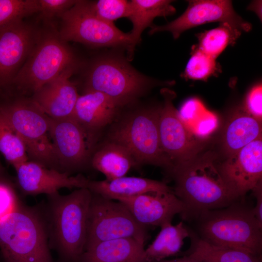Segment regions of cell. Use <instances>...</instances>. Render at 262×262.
Here are the masks:
<instances>
[{
  "label": "cell",
  "instance_id": "1",
  "mask_svg": "<svg viewBox=\"0 0 262 262\" xmlns=\"http://www.w3.org/2000/svg\"><path fill=\"white\" fill-rule=\"evenodd\" d=\"M43 205L49 247L57 262H80L86 241L87 220L92 192L87 188L71 193L47 195Z\"/></svg>",
  "mask_w": 262,
  "mask_h": 262
},
{
  "label": "cell",
  "instance_id": "2",
  "mask_svg": "<svg viewBox=\"0 0 262 262\" xmlns=\"http://www.w3.org/2000/svg\"><path fill=\"white\" fill-rule=\"evenodd\" d=\"M196 157L174 166L169 174L175 182L173 193L184 205L180 215L187 221H193L203 212L224 208L239 200L227 187L213 159Z\"/></svg>",
  "mask_w": 262,
  "mask_h": 262
},
{
  "label": "cell",
  "instance_id": "3",
  "mask_svg": "<svg viewBox=\"0 0 262 262\" xmlns=\"http://www.w3.org/2000/svg\"><path fill=\"white\" fill-rule=\"evenodd\" d=\"M0 254L3 262H55L42 205L30 206L19 199L0 220Z\"/></svg>",
  "mask_w": 262,
  "mask_h": 262
},
{
  "label": "cell",
  "instance_id": "4",
  "mask_svg": "<svg viewBox=\"0 0 262 262\" xmlns=\"http://www.w3.org/2000/svg\"><path fill=\"white\" fill-rule=\"evenodd\" d=\"M242 199L200 214L193 221L196 235L214 246L262 256V227L255 217L253 207Z\"/></svg>",
  "mask_w": 262,
  "mask_h": 262
},
{
  "label": "cell",
  "instance_id": "5",
  "mask_svg": "<svg viewBox=\"0 0 262 262\" xmlns=\"http://www.w3.org/2000/svg\"><path fill=\"white\" fill-rule=\"evenodd\" d=\"M161 106H140L123 111L106 129L105 139L126 147L138 166L150 164L168 174L173 165L161 147L158 117Z\"/></svg>",
  "mask_w": 262,
  "mask_h": 262
},
{
  "label": "cell",
  "instance_id": "6",
  "mask_svg": "<svg viewBox=\"0 0 262 262\" xmlns=\"http://www.w3.org/2000/svg\"><path fill=\"white\" fill-rule=\"evenodd\" d=\"M171 84L143 75L123 58L105 56L97 59L90 66L84 93L100 92L126 107L135 103L152 88Z\"/></svg>",
  "mask_w": 262,
  "mask_h": 262
},
{
  "label": "cell",
  "instance_id": "7",
  "mask_svg": "<svg viewBox=\"0 0 262 262\" xmlns=\"http://www.w3.org/2000/svg\"><path fill=\"white\" fill-rule=\"evenodd\" d=\"M77 65L74 53L59 33L49 32L39 34L11 85L34 93L66 68Z\"/></svg>",
  "mask_w": 262,
  "mask_h": 262
},
{
  "label": "cell",
  "instance_id": "8",
  "mask_svg": "<svg viewBox=\"0 0 262 262\" xmlns=\"http://www.w3.org/2000/svg\"><path fill=\"white\" fill-rule=\"evenodd\" d=\"M0 111L21 139L32 161L59 170L49 135V117L31 100L0 102Z\"/></svg>",
  "mask_w": 262,
  "mask_h": 262
},
{
  "label": "cell",
  "instance_id": "9",
  "mask_svg": "<svg viewBox=\"0 0 262 262\" xmlns=\"http://www.w3.org/2000/svg\"><path fill=\"white\" fill-rule=\"evenodd\" d=\"M148 237L147 226L139 223L124 204L92 192L84 251L98 243L120 238H132L145 245Z\"/></svg>",
  "mask_w": 262,
  "mask_h": 262
},
{
  "label": "cell",
  "instance_id": "10",
  "mask_svg": "<svg viewBox=\"0 0 262 262\" xmlns=\"http://www.w3.org/2000/svg\"><path fill=\"white\" fill-rule=\"evenodd\" d=\"M60 17L59 32L61 39L94 47H123L127 49L130 58L133 53L131 36L124 33L114 23L98 17L92 11L88 1L77 0Z\"/></svg>",
  "mask_w": 262,
  "mask_h": 262
},
{
  "label": "cell",
  "instance_id": "11",
  "mask_svg": "<svg viewBox=\"0 0 262 262\" xmlns=\"http://www.w3.org/2000/svg\"><path fill=\"white\" fill-rule=\"evenodd\" d=\"M164 102L158 117V131L162 150L173 167L196 156L201 148L196 138L180 119L173 100L176 94L168 88L161 90Z\"/></svg>",
  "mask_w": 262,
  "mask_h": 262
},
{
  "label": "cell",
  "instance_id": "12",
  "mask_svg": "<svg viewBox=\"0 0 262 262\" xmlns=\"http://www.w3.org/2000/svg\"><path fill=\"white\" fill-rule=\"evenodd\" d=\"M185 11L178 18L164 25H152L150 35L167 31L178 39L185 31L211 22L228 23L241 32L251 30V24L243 19L234 10L229 0H191Z\"/></svg>",
  "mask_w": 262,
  "mask_h": 262
},
{
  "label": "cell",
  "instance_id": "13",
  "mask_svg": "<svg viewBox=\"0 0 262 262\" xmlns=\"http://www.w3.org/2000/svg\"><path fill=\"white\" fill-rule=\"evenodd\" d=\"M49 135L60 171L70 174L90 164L92 154L85 134L73 117L62 119L49 117Z\"/></svg>",
  "mask_w": 262,
  "mask_h": 262
},
{
  "label": "cell",
  "instance_id": "14",
  "mask_svg": "<svg viewBox=\"0 0 262 262\" xmlns=\"http://www.w3.org/2000/svg\"><path fill=\"white\" fill-rule=\"evenodd\" d=\"M218 171L237 199L244 197L262 182V139L260 137L228 157Z\"/></svg>",
  "mask_w": 262,
  "mask_h": 262
},
{
  "label": "cell",
  "instance_id": "15",
  "mask_svg": "<svg viewBox=\"0 0 262 262\" xmlns=\"http://www.w3.org/2000/svg\"><path fill=\"white\" fill-rule=\"evenodd\" d=\"M38 35L36 30L23 19L0 28V90L11 85Z\"/></svg>",
  "mask_w": 262,
  "mask_h": 262
},
{
  "label": "cell",
  "instance_id": "16",
  "mask_svg": "<svg viewBox=\"0 0 262 262\" xmlns=\"http://www.w3.org/2000/svg\"><path fill=\"white\" fill-rule=\"evenodd\" d=\"M124 107L100 92H87L79 96L73 117L82 129L91 154Z\"/></svg>",
  "mask_w": 262,
  "mask_h": 262
},
{
  "label": "cell",
  "instance_id": "17",
  "mask_svg": "<svg viewBox=\"0 0 262 262\" xmlns=\"http://www.w3.org/2000/svg\"><path fill=\"white\" fill-rule=\"evenodd\" d=\"M17 187L25 196L51 195L62 188H87L90 180L79 174H70L27 161L14 168Z\"/></svg>",
  "mask_w": 262,
  "mask_h": 262
},
{
  "label": "cell",
  "instance_id": "18",
  "mask_svg": "<svg viewBox=\"0 0 262 262\" xmlns=\"http://www.w3.org/2000/svg\"><path fill=\"white\" fill-rule=\"evenodd\" d=\"M76 68L77 66L66 68L33 93L31 100L49 118L62 119L73 117L80 95L70 78Z\"/></svg>",
  "mask_w": 262,
  "mask_h": 262
},
{
  "label": "cell",
  "instance_id": "19",
  "mask_svg": "<svg viewBox=\"0 0 262 262\" xmlns=\"http://www.w3.org/2000/svg\"><path fill=\"white\" fill-rule=\"evenodd\" d=\"M116 200L124 204L139 223L147 227L172 222L175 215H180L184 210L173 192H148Z\"/></svg>",
  "mask_w": 262,
  "mask_h": 262
},
{
  "label": "cell",
  "instance_id": "20",
  "mask_svg": "<svg viewBox=\"0 0 262 262\" xmlns=\"http://www.w3.org/2000/svg\"><path fill=\"white\" fill-rule=\"evenodd\" d=\"M144 246L132 238L102 241L86 249L80 262H148Z\"/></svg>",
  "mask_w": 262,
  "mask_h": 262
},
{
  "label": "cell",
  "instance_id": "21",
  "mask_svg": "<svg viewBox=\"0 0 262 262\" xmlns=\"http://www.w3.org/2000/svg\"><path fill=\"white\" fill-rule=\"evenodd\" d=\"M91 192L117 200L152 192H173L164 182L136 177H122L107 181L89 180L87 187Z\"/></svg>",
  "mask_w": 262,
  "mask_h": 262
},
{
  "label": "cell",
  "instance_id": "22",
  "mask_svg": "<svg viewBox=\"0 0 262 262\" xmlns=\"http://www.w3.org/2000/svg\"><path fill=\"white\" fill-rule=\"evenodd\" d=\"M91 165L101 172L107 181L125 176L132 167H138L131 152L117 143L103 140L93 152Z\"/></svg>",
  "mask_w": 262,
  "mask_h": 262
},
{
  "label": "cell",
  "instance_id": "23",
  "mask_svg": "<svg viewBox=\"0 0 262 262\" xmlns=\"http://www.w3.org/2000/svg\"><path fill=\"white\" fill-rule=\"evenodd\" d=\"M262 137V121L244 108L237 109L227 123L223 135V146L228 157Z\"/></svg>",
  "mask_w": 262,
  "mask_h": 262
},
{
  "label": "cell",
  "instance_id": "24",
  "mask_svg": "<svg viewBox=\"0 0 262 262\" xmlns=\"http://www.w3.org/2000/svg\"><path fill=\"white\" fill-rule=\"evenodd\" d=\"M161 230L155 240L145 249L148 262H156L179 255L185 238L190 236L191 230L183 221L176 225L166 222L160 226Z\"/></svg>",
  "mask_w": 262,
  "mask_h": 262
},
{
  "label": "cell",
  "instance_id": "25",
  "mask_svg": "<svg viewBox=\"0 0 262 262\" xmlns=\"http://www.w3.org/2000/svg\"><path fill=\"white\" fill-rule=\"evenodd\" d=\"M169 0H132L130 1V11L128 18L132 24L130 32L133 46L140 41L144 30L150 27L155 18L166 17L176 12L175 8Z\"/></svg>",
  "mask_w": 262,
  "mask_h": 262
},
{
  "label": "cell",
  "instance_id": "26",
  "mask_svg": "<svg viewBox=\"0 0 262 262\" xmlns=\"http://www.w3.org/2000/svg\"><path fill=\"white\" fill-rule=\"evenodd\" d=\"M189 238L190 247L182 255H190L199 262H262V256L210 244L191 230Z\"/></svg>",
  "mask_w": 262,
  "mask_h": 262
},
{
  "label": "cell",
  "instance_id": "27",
  "mask_svg": "<svg viewBox=\"0 0 262 262\" xmlns=\"http://www.w3.org/2000/svg\"><path fill=\"white\" fill-rule=\"evenodd\" d=\"M182 122L197 139L201 140L209 136L218 126L215 115L207 110L197 99L191 98L178 111Z\"/></svg>",
  "mask_w": 262,
  "mask_h": 262
},
{
  "label": "cell",
  "instance_id": "28",
  "mask_svg": "<svg viewBox=\"0 0 262 262\" xmlns=\"http://www.w3.org/2000/svg\"><path fill=\"white\" fill-rule=\"evenodd\" d=\"M242 32L228 23H221L217 27L205 30L196 35L197 47L207 54L216 59L229 46L234 45Z\"/></svg>",
  "mask_w": 262,
  "mask_h": 262
},
{
  "label": "cell",
  "instance_id": "29",
  "mask_svg": "<svg viewBox=\"0 0 262 262\" xmlns=\"http://www.w3.org/2000/svg\"><path fill=\"white\" fill-rule=\"evenodd\" d=\"M0 153L14 168L28 161L23 141L0 111Z\"/></svg>",
  "mask_w": 262,
  "mask_h": 262
},
{
  "label": "cell",
  "instance_id": "30",
  "mask_svg": "<svg viewBox=\"0 0 262 262\" xmlns=\"http://www.w3.org/2000/svg\"><path fill=\"white\" fill-rule=\"evenodd\" d=\"M221 72V67L216 59L207 54L196 45L193 46L191 57L182 74L186 79L206 81Z\"/></svg>",
  "mask_w": 262,
  "mask_h": 262
},
{
  "label": "cell",
  "instance_id": "31",
  "mask_svg": "<svg viewBox=\"0 0 262 262\" xmlns=\"http://www.w3.org/2000/svg\"><path fill=\"white\" fill-rule=\"evenodd\" d=\"M36 12L37 0H0V28Z\"/></svg>",
  "mask_w": 262,
  "mask_h": 262
},
{
  "label": "cell",
  "instance_id": "32",
  "mask_svg": "<svg viewBox=\"0 0 262 262\" xmlns=\"http://www.w3.org/2000/svg\"><path fill=\"white\" fill-rule=\"evenodd\" d=\"M89 7L99 18L109 23L122 17L128 18L130 11V1L125 0H99L88 1Z\"/></svg>",
  "mask_w": 262,
  "mask_h": 262
},
{
  "label": "cell",
  "instance_id": "33",
  "mask_svg": "<svg viewBox=\"0 0 262 262\" xmlns=\"http://www.w3.org/2000/svg\"><path fill=\"white\" fill-rule=\"evenodd\" d=\"M77 1L74 0H37L38 12L47 19L60 17Z\"/></svg>",
  "mask_w": 262,
  "mask_h": 262
},
{
  "label": "cell",
  "instance_id": "34",
  "mask_svg": "<svg viewBox=\"0 0 262 262\" xmlns=\"http://www.w3.org/2000/svg\"><path fill=\"white\" fill-rule=\"evenodd\" d=\"M19 199L13 182L0 181V221L15 209Z\"/></svg>",
  "mask_w": 262,
  "mask_h": 262
},
{
  "label": "cell",
  "instance_id": "35",
  "mask_svg": "<svg viewBox=\"0 0 262 262\" xmlns=\"http://www.w3.org/2000/svg\"><path fill=\"white\" fill-rule=\"evenodd\" d=\"M262 86L259 82L254 85L247 93L245 100L244 109L250 115L262 121Z\"/></svg>",
  "mask_w": 262,
  "mask_h": 262
},
{
  "label": "cell",
  "instance_id": "36",
  "mask_svg": "<svg viewBox=\"0 0 262 262\" xmlns=\"http://www.w3.org/2000/svg\"><path fill=\"white\" fill-rule=\"evenodd\" d=\"M252 191L256 199L255 206L253 207V213L259 224L262 227V182L259 183Z\"/></svg>",
  "mask_w": 262,
  "mask_h": 262
},
{
  "label": "cell",
  "instance_id": "37",
  "mask_svg": "<svg viewBox=\"0 0 262 262\" xmlns=\"http://www.w3.org/2000/svg\"><path fill=\"white\" fill-rule=\"evenodd\" d=\"M156 262H199L196 259L189 255H182L181 257L172 260H163Z\"/></svg>",
  "mask_w": 262,
  "mask_h": 262
},
{
  "label": "cell",
  "instance_id": "38",
  "mask_svg": "<svg viewBox=\"0 0 262 262\" xmlns=\"http://www.w3.org/2000/svg\"><path fill=\"white\" fill-rule=\"evenodd\" d=\"M248 9L255 12L258 16L262 19V1H253L248 6Z\"/></svg>",
  "mask_w": 262,
  "mask_h": 262
},
{
  "label": "cell",
  "instance_id": "39",
  "mask_svg": "<svg viewBox=\"0 0 262 262\" xmlns=\"http://www.w3.org/2000/svg\"><path fill=\"white\" fill-rule=\"evenodd\" d=\"M0 181L12 182L0 161Z\"/></svg>",
  "mask_w": 262,
  "mask_h": 262
}]
</instances>
